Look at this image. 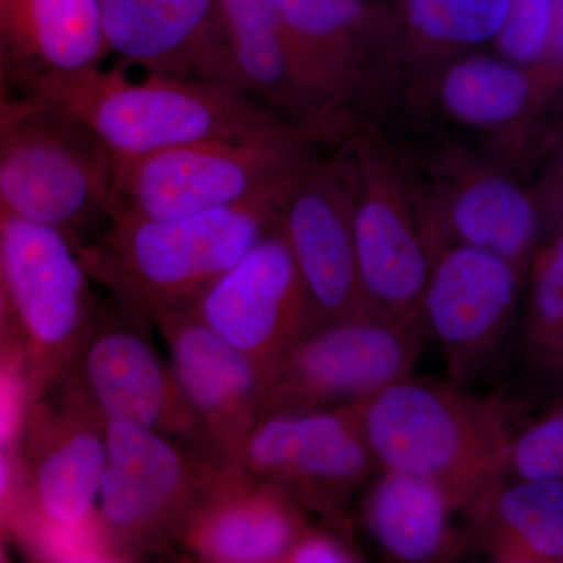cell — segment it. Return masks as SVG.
Listing matches in <instances>:
<instances>
[{"instance_id":"836d02e7","label":"cell","mask_w":563,"mask_h":563,"mask_svg":"<svg viewBox=\"0 0 563 563\" xmlns=\"http://www.w3.org/2000/svg\"><path fill=\"white\" fill-rule=\"evenodd\" d=\"M21 493V465L16 455L0 450V526H9Z\"/></svg>"},{"instance_id":"7a4b0ae2","label":"cell","mask_w":563,"mask_h":563,"mask_svg":"<svg viewBox=\"0 0 563 563\" xmlns=\"http://www.w3.org/2000/svg\"><path fill=\"white\" fill-rule=\"evenodd\" d=\"M517 409L499 396L413 376L363 402L362 422L379 470L439 485L468 510L504 481Z\"/></svg>"},{"instance_id":"4316f807","label":"cell","mask_w":563,"mask_h":563,"mask_svg":"<svg viewBox=\"0 0 563 563\" xmlns=\"http://www.w3.org/2000/svg\"><path fill=\"white\" fill-rule=\"evenodd\" d=\"M9 528L29 554L44 562H122L101 520L81 526L46 523L16 517Z\"/></svg>"},{"instance_id":"30bf717a","label":"cell","mask_w":563,"mask_h":563,"mask_svg":"<svg viewBox=\"0 0 563 563\" xmlns=\"http://www.w3.org/2000/svg\"><path fill=\"white\" fill-rule=\"evenodd\" d=\"M421 333L377 314H352L302 336L263 393L258 418L365 402L413 376Z\"/></svg>"},{"instance_id":"2e32d148","label":"cell","mask_w":563,"mask_h":563,"mask_svg":"<svg viewBox=\"0 0 563 563\" xmlns=\"http://www.w3.org/2000/svg\"><path fill=\"white\" fill-rule=\"evenodd\" d=\"M277 225L306 290L307 332L366 312L346 173L310 165L291 188Z\"/></svg>"},{"instance_id":"8fae6325","label":"cell","mask_w":563,"mask_h":563,"mask_svg":"<svg viewBox=\"0 0 563 563\" xmlns=\"http://www.w3.org/2000/svg\"><path fill=\"white\" fill-rule=\"evenodd\" d=\"M141 324L124 309L96 310L60 384L79 393L103 421L125 422L209 448L172 363L158 354Z\"/></svg>"},{"instance_id":"ac0fdd59","label":"cell","mask_w":563,"mask_h":563,"mask_svg":"<svg viewBox=\"0 0 563 563\" xmlns=\"http://www.w3.org/2000/svg\"><path fill=\"white\" fill-rule=\"evenodd\" d=\"M101 7L110 54L146 74L240 91L218 0H101Z\"/></svg>"},{"instance_id":"83f0119b","label":"cell","mask_w":563,"mask_h":563,"mask_svg":"<svg viewBox=\"0 0 563 563\" xmlns=\"http://www.w3.org/2000/svg\"><path fill=\"white\" fill-rule=\"evenodd\" d=\"M504 479L563 481V402L517 424L507 448Z\"/></svg>"},{"instance_id":"e0dca14e","label":"cell","mask_w":563,"mask_h":563,"mask_svg":"<svg viewBox=\"0 0 563 563\" xmlns=\"http://www.w3.org/2000/svg\"><path fill=\"white\" fill-rule=\"evenodd\" d=\"M152 324L165 340L168 361L203 439L214 454L231 459L258 420L265 376L190 307L157 314Z\"/></svg>"},{"instance_id":"603a6c76","label":"cell","mask_w":563,"mask_h":563,"mask_svg":"<svg viewBox=\"0 0 563 563\" xmlns=\"http://www.w3.org/2000/svg\"><path fill=\"white\" fill-rule=\"evenodd\" d=\"M218 13L243 95L299 117L318 109L296 74L276 0H218Z\"/></svg>"},{"instance_id":"f546056e","label":"cell","mask_w":563,"mask_h":563,"mask_svg":"<svg viewBox=\"0 0 563 563\" xmlns=\"http://www.w3.org/2000/svg\"><path fill=\"white\" fill-rule=\"evenodd\" d=\"M38 399L22 346L0 352V450L16 453Z\"/></svg>"},{"instance_id":"d6986e66","label":"cell","mask_w":563,"mask_h":563,"mask_svg":"<svg viewBox=\"0 0 563 563\" xmlns=\"http://www.w3.org/2000/svg\"><path fill=\"white\" fill-rule=\"evenodd\" d=\"M110 55L101 0H7L0 21V62L10 90L31 95Z\"/></svg>"},{"instance_id":"d4e9b609","label":"cell","mask_w":563,"mask_h":563,"mask_svg":"<svg viewBox=\"0 0 563 563\" xmlns=\"http://www.w3.org/2000/svg\"><path fill=\"white\" fill-rule=\"evenodd\" d=\"M559 87L539 66L501 58L466 57L444 70L440 101L453 120L474 128H499L525 117Z\"/></svg>"},{"instance_id":"d590c367","label":"cell","mask_w":563,"mask_h":563,"mask_svg":"<svg viewBox=\"0 0 563 563\" xmlns=\"http://www.w3.org/2000/svg\"><path fill=\"white\" fill-rule=\"evenodd\" d=\"M22 346L14 325L13 313L7 295L5 280L0 268V352Z\"/></svg>"},{"instance_id":"5b68a950","label":"cell","mask_w":563,"mask_h":563,"mask_svg":"<svg viewBox=\"0 0 563 563\" xmlns=\"http://www.w3.org/2000/svg\"><path fill=\"white\" fill-rule=\"evenodd\" d=\"M307 141L306 129L291 125L114 163L109 218L168 220L250 201L312 165Z\"/></svg>"},{"instance_id":"6da1fadb","label":"cell","mask_w":563,"mask_h":563,"mask_svg":"<svg viewBox=\"0 0 563 563\" xmlns=\"http://www.w3.org/2000/svg\"><path fill=\"white\" fill-rule=\"evenodd\" d=\"M296 179L222 209L168 218H109L95 243L81 244L95 280L143 322L184 309L242 261L279 221Z\"/></svg>"},{"instance_id":"44dd1931","label":"cell","mask_w":563,"mask_h":563,"mask_svg":"<svg viewBox=\"0 0 563 563\" xmlns=\"http://www.w3.org/2000/svg\"><path fill=\"white\" fill-rule=\"evenodd\" d=\"M429 214L442 246L462 244L492 252L521 272L542 232L539 203L512 179L487 168L459 174Z\"/></svg>"},{"instance_id":"8d00e7d4","label":"cell","mask_w":563,"mask_h":563,"mask_svg":"<svg viewBox=\"0 0 563 563\" xmlns=\"http://www.w3.org/2000/svg\"><path fill=\"white\" fill-rule=\"evenodd\" d=\"M548 214L558 222V231L563 229V144L561 161H559L558 172H555L554 181L551 184V191H548L547 203H544Z\"/></svg>"},{"instance_id":"5bb4252c","label":"cell","mask_w":563,"mask_h":563,"mask_svg":"<svg viewBox=\"0 0 563 563\" xmlns=\"http://www.w3.org/2000/svg\"><path fill=\"white\" fill-rule=\"evenodd\" d=\"M57 388V401L41 402L40 398L33 406L24 435L27 462L21 465L20 499L10 521L29 517L81 526L99 520L107 465L103 420L68 385Z\"/></svg>"},{"instance_id":"ab89813d","label":"cell","mask_w":563,"mask_h":563,"mask_svg":"<svg viewBox=\"0 0 563 563\" xmlns=\"http://www.w3.org/2000/svg\"><path fill=\"white\" fill-rule=\"evenodd\" d=\"M7 0H0V21H2L3 9H5Z\"/></svg>"},{"instance_id":"277c9868","label":"cell","mask_w":563,"mask_h":563,"mask_svg":"<svg viewBox=\"0 0 563 563\" xmlns=\"http://www.w3.org/2000/svg\"><path fill=\"white\" fill-rule=\"evenodd\" d=\"M114 162L68 111L13 96L0 107V214L80 240L109 220Z\"/></svg>"},{"instance_id":"9c48e42d","label":"cell","mask_w":563,"mask_h":563,"mask_svg":"<svg viewBox=\"0 0 563 563\" xmlns=\"http://www.w3.org/2000/svg\"><path fill=\"white\" fill-rule=\"evenodd\" d=\"M362 409L357 402L258 418L231 459L279 485L307 514L350 531L352 495L379 472Z\"/></svg>"},{"instance_id":"52a82bcc","label":"cell","mask_w":563,"mask_h":563,"mask_svg":"<svg viewBox=\"0 0 563 563\" xmlns=\"http://www.w3.org/2000/svg\"><path fill=\"white\" fill-rule=\"evenodd\" d=\"M0 268L40 398L65 379L98 306L80 240L0 214Z\"/></svg>"},{"instance_id":"1f68e13d","label":"cell","mask_w":563,"mask_h":563,"mask_svg":"<svg viewBox=\"0 0 563 563\" xmlns=\"http://www.w3.org/2000/svg\"><path fill=\"white\" fill-rule=\"evenodd\" d=\"M512 0H450L454 44L476 46L496 40Z\"/></svg>"},{"instance_id":"ffe728a7","label":"cell","mask_w":563,"mask_h":563,"mask_svg":"<svg viewBox=\"0 0 563 563\" xmlns=\"http://www.w3.org/2000/svg\"><path fill=\"white\" fill-rule=\"evenodd\" d=\"M362 521L385 558L455 562L473 548L468 510L439 485L379 470L362 503Z\"/></svg>"},{"instance_id":"e575fe53","label":"cell","mask_w":563,"mask_h":563,"mask_svg":"<svg viewBox=\"0 0 563 563\" xmlns=\"http://www.w3.org/2000/svg\"><path fill=\"white\" fill-rule=\"evenodd\" d=\"M542 66L554 77L559 85L563 84V0H555L553 43H551L547 62Z\"/></svg>"},{"instance_id":"ba28073f","label":"cell","mask_w":563,"mask_h":563,"mask_svg":"<svg viewBox=\"0 0 563 563\" xmlns=\"http://www.w3.org/2000/svg\"><path fill=\"white\" fill-rule=\"evenodd\" d=\"M352 232L363 306L421 333L422 295L442 247L428 207L387 152L362 143L351 169Z\"/></svg>"},{"instance_id":"f1b7e54d","label":"cell","mask_w":563,"mask_h":563,"mask_svg":"<svg viewBox=\"0 0 563 563\" xmlns=\"http://www.w3.org/2000/svg\"><path fill=\"white\" fill-rule=\"evenodd\" d=\"M555 0H512L496 44L506 60L521 66L547 62L553 43Z\"/></svg>"},{"instance_id":"7c38bea8","label":"cell","mask_w":563,"mask_h":563,"mask_svg":"<svg viewBox=\"0 0 563 563\" xmlns=\"http://www.w3.org/2000/svg\"><path fill=\"white\" fill-rule=\"evenodd\" d=\"M521 269L492 252L444 244L422 295L421 332L439 344L450 380L479 379L512 325Z\"/></svg>"},{"instance_id":"3957f363","label":"cell","mask_w":563,"mask_h":563,"mask_svg":"<svg viewBox=\"0 0 563 563\" xmlns=\"http://www.w3.org/2000/svg\"><path fill=\"white\" fill-rule=\"evenodd\" d=\"M20 96H33L68 111L114 163L196 141L257 135L298 125L222 85L155 74L132 79L120 69L102 66Z\"/></svg>"},{"instance_id":"74e56055","label":"cell","mask_w":563,"mask_h":563,"mask_svg":"<svg viewBox=\"0 0 563 563\" xmlns=\"http://www.w3.org/2000/svg\"><path fill=\"white\" fill-rule=\"evenodd\" d=\"M13 98V92L10 90L9 80H7L5 70H3L2 63H0V107Z\"/></svg>"},{"instance_id":"4dcf8cb0","label":"cell","mask_w":563,"mask_h":563,"mask_svg":"<svg viewBox=\"0 0 563 563\" xmlns=\"http://www.w3.org/2000/svg\"><path fill=\"white\" fill-rule=\"evenodd\" d=\"M365 561L350 532L328 523H309L292 543L284 563H357Z\"/></svg>"},{"instance_id":"7402d4cb","label":"cell","mask_w":563,"mask_h":563,"mask_svg":"<svg viewBox=\"0 0 563 563\" xmlns=\"http://www.w3.org/2000/svg\"><path fill=\"white\" fill-rule=\"evenodd\" d=\"M472 533L490 562L563 563V481H501L474 510Z\"/></svg>"},{"instance_id":"4fadbf2b","label":"cell","mask_w":563,"mask_h":563,"mask_svg":"<svg viewBox=\"0 0 563 563\" xmlns=\"http://www.w3.org/2000/svg\"><path fill=\"white\" fill-rule=\"evenodd\" d=\"M188 307L257 365L266 387L309 328L301 276L277 224Z\"/></svg>"},{"instance_id":"cb8c5ba5","label":"cell","mask_w":563,"mask_h":563,"mask_svg":"<svg viewBox=\"0 0 563 563\" xmlns=\"http://www.w3.org/2000/svg\"><path fill=\"white\" fill-rule=\"evenodd\" d=\"M282 31L302 87L318 107L343 90L355 62L363 0H276Z\"/></svg>"},{"instance_id":"484cf974","label":"cell","mask_w":563,"mask_h":563,"mask_svg":"<svg viewBox=\"0 0 563 563\" xmlns=\"http://www.w3.org/2000/svg\"><path fill=\"white\" fill-rule=\"evenodd\" d=\"M529 268L526 350L540 365L563 369V229L533 252Z\"/></svg>"},{"instance_id":"f35d334b","label":"cell","mask_w":563,"mask_h":563,"mask_svg":"<svg viewBox=\"0 0 563 563\" xmlns=\"http://www.w3.org/2000/svg\"><path fill=\"white\" fill-rule=\"evenodd\" d=\"M7 561L5 548H3L2 540H0V562Z\"/></svg>"},{"instance_id":"9a60e30c","label":"cell","mask_w":563,"mask_h":563,"mask_svg":"<svg viewBox=\"0 0 563 563\" xmlns=\"http://www.w3.org/2000/svg\"><path fill=\"white\" fill-rule=\"evenodd\" d=\"M309 523L279 485L224 457L181 526L174 554L202 563H284Z\"/></svg>"},{"instance_id":"8992f818","label":"cell","mask_w":563,"mask_h":563,"mask_svg":"<svg viewBox=\"0 0 563 563\" xmlns=\"http://www.w3.org/2000/svg\"><path fill=\"white\" fill-rule=\"evenodd\" d=\"M107 465L99 520L122 562L174 554L181 526L221 455L165 433L103 421Z\"/></svg>"},{"instance_id":"d6a6232c","label":"cell","mask_w":563,"mask_h":563,"mask_svg":"<svg viewBox=\"0 0 563 563\" xmlns=\"http://www.w3.org/2000/svg\"><path fill=\"white\" fill-rule=\"evenodd\" d=\"M407 20L413 32L433 46H453L450 0H406Z\"/></svg>"}]
</instances>
